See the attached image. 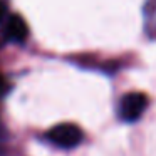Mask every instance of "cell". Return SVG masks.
<instances>
[{
  "instance_id": "cell-1",
  "label": "cell",
  "mask_w": 156,
  "mask_h": 156,
  "mask_svg": "<svg viewBox=\"0 0 156 156\" xmlns=\"http://www.w3.org/2000/svg\"><path fill=\"white\" fill-rule=\"evenodd\" d=\"M82 138H84V134H82L81 128L76 124H71V122L57 124L47 133L49 141L52 144L59 146V148H64V149H71V148L79 146Z\"/></svg>"
},
{
  "instance_id": "cell-2",
  "label": "cell",
  "mask_w": 156,
  "mask_h": 156,
  "mask_svg": "<svg viewBox=\"0 0 156 156\" xmlns=\"http://www.w3.org/2000/svg\"><path fill=\"white\" fill-rule=\"evenodd\" d=\"M146 108H148V98L143 92H129L121 99L119 116L126 122H134L143 116Z\"/></svg>"
},
{
  "instance_id": "cell-3",
  "label": "cell",
  "mask_w": 156,
  "mask_h": 156,
  "mask_svg": "<svg viewBox=\"0 0 156 156\" xmlns=\"http://www.w3.org/2000/svg\"><path fill=\"white\" fill-rule=\"evenodd\" d=\"M5 35L12 42H24L29 35V29L25 20L20 15H9L5 22Z\"/></svg>"
},
{
  "instance_id": "cell-4",
  "label": "cell",
  "mask_w": 156,
  "mask_h": 156,
  "mask_svg": "<svg viewBox=\"0 0 156 156\" xmlns=\"http://www.w3.org/2000/svg\"><path fill=\"white\" fill-rule=\"evenodd\" d=\"M5 17H7V4L4 0H0V24L5 20Z\"/></svg>"
}]
</instances>
